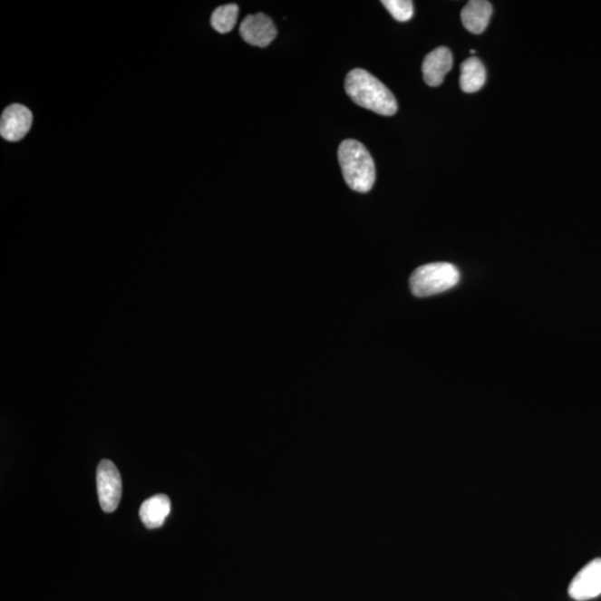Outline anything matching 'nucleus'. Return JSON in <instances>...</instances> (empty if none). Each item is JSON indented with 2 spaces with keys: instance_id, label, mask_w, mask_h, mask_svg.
<instances>
[{
  "instance_id": "20e7f679",
  "label": "nucleus",
  "mask_w": 601,
  "mask_h": 601,
  "mask_svg": "<svg viewBox=\"0 0 601 601\" xmlns=\"http://www.w3.org/2000/svg\"><path fill=\"white\" fill-rule=\"evenodd\" d=\"M97 493L102 511L113 512L121 498V478L119 469L110 460H102L97 467Z\"/></svg>"
},
{
  "instance_id": "f257e3e1",
  "label": "nucleus",
  "mask_w": 601,
  "mask_h": 601,
  "mask_svg": "<svg viewBox=\"0 0 601 601\" xmlns=\"http://www.w3.org/2000/svg\"><path fill=\"white\" fill-rule=\"evenodd\" d=\"M345 91L356 105L383 116L397 113L398 102L389 88L369 72L354 70L345 78Z\"/></svg>"
},
{
  "instance_id": "9d476101",
  "label": "nucleus",
  "mask_w": 601,
  "mask_h": 601,
  "mask_svg": "<svg viewBox=\"0 0 601 601\" xmlns=\"http://www.w3.org/2000/svg\"><path fill=\"white\" fill-rule=\"evenodd\" d=\"M170 500L168 496L158 495L150 498L141 505L140 517L146 528L155 529L164 525L170 512Z\"/></svg>"
},
{
  "instance_id": "0eeeda50",
  "label": "nucleus",
  "mask_w": 601,
  "mask_h": 601,
  "mask_svg": "<svg viewBox=\"0 0 601 601\" xmlns=\"http://www.w3.org/2000/svg\"><path fill=\"white\" fill-rule=\"evenodd\" d=\"M239 34L250 45L267 47L275 41L277 32L271 18L260 13L244 19L239 26Z\"/></svg>"
},
{
  "instance_id": "1a4fd4ad",
  "label": "nucleus",
  "mask_w": 601,
  "mask_h": 601,
  "mask_svg": "<svg viewBox=\"0 0 601 601\" xmlns=\"http://www.w3.org/2000/svg\"><path fill=\"white\" fill-rule=\"evenodd\" d=\"M492 15V6L485 0H471L462 9L461 19L463 26L467 31L476 34H481L490 22Z\"/></svg>"
},
{
  "instance_id": "7ed1b4c3",
  "label": "nucleus",
  "mask_w": 601,
  "mask_h": 601,
  "mask_svg": "<svg viewBox=\"0 0 601 601\" xmlns=\"http://www.w3.org/2000/svg\"><path fill=\"white\" fill-rule=\"evenodd\" d=\"M460 280V272L451 263H430L420 267L410 278L415 296L426 297L451 290Z\"/></svg>"
},
{
  "instance_id": "39448f33",
  "label": "nucleus",
  "mask_w": 601,
  "mask_h": 601,
  "mask_svg": "<svg viewBox=\"0 0 601 601\" xmlns=\"http://www.w3.org/2000/svg\"><path fill=\"white\" fill-rule=\"evenodd\" d=\"M568 594L576 601H587L601 595V558L591 560L574 577Z\"/></svg>"
},
{
  "instance_id": "f03ea898",
  "label": "nucleus",
  "mask_w": 601,
  "mask_h": 601,
  "mask_svg": "<svg viewBox=\"0 0 601 601\" xmlns=\"http://www.w3.org/2000/svg\"><path fill=\"white\" fill-rule=\"evenodd\" d=\"M338 155L342 174L349 188L359 193L369 192L375 182V166L369 150L358 141L345 140L340 145Z\"/></svg>"
},
{
  "instance_id": "423d86ee",
  "label": "nucleus",
  "mask_w": 601,
  "mask_h": 601,
  "mask_svg": "<svg viewBox=\"0 0 601 601\" xmlns=\"http://www.w3.org/2000/svg\"><path fill=\"white\" fill-rule=\"evenodd\" d=\"M33 124L32 111L26 106L14 104L4 111L0 119V135L9 141L25 138Z\"/></svg>"
},
{
  "instance_id": "6e6552de",
  "label": "nucleus",
  "mask_w": 601,
  "mask_h": 601,
  "mask_svg": "<svg viewBox=\"0 0 601 601\" xmlns=\"http://www.w3.org/2000/svg\"><path fill=\"white\" fill-rule=\"evenodd\" d=\"M453 65L452 53L447 47H438L429 53L422 63L424 82L429 86L437 87L442 84L444 77L451 71Z\"/></svg>"
},
{
  "instance_id": "f8f14e48",
  "label": "nucleus",
  "mask_w": 601,
  "mask_h": 601,
  "mask_svg": "<svg viewBox=\"0 0 601 601\" xmlns=\"http://www.w3.org/2000/svg\"><path fill=\"white\" fill-rule=\"evenodd\" d=\"M238 17V6L236 4L224 5L215 9L211 17V25L215 31L228 34L236 27Z\"/></svg>"
},
{
  "instance_id": "ddd939ff",
  "label": "nucleus",
  "mask_w": 601,
  "mask_h": 601,
  "mask_svg": "<svg viewBox=\"0 0 601 601\" xmlns=\"http://www.w3.org/2000/svg\"><path fill=\"white\" fill-rule=\"evenodd\" d=\"M383 5L395 21L405 23L413 17L414 7L412 0H383Z\"/></svg>"
},
{
  "instance_id": "9b49d317",
  "label": "nucleus",
  "mask_w": 601,
  "mask_h": 601,
  "mask_svg": "<svg viewBox=\"0 0 601 601\" xmlns=\"http://www.w3.org/2000/svg\"><path fill=\"white\" fill-rule=\"evenodd\" d=\"M487 80L486 67L477 57L468 58L461 65L460 87L464 92L480 91Z\"/></svg>"
}]
</instances>
